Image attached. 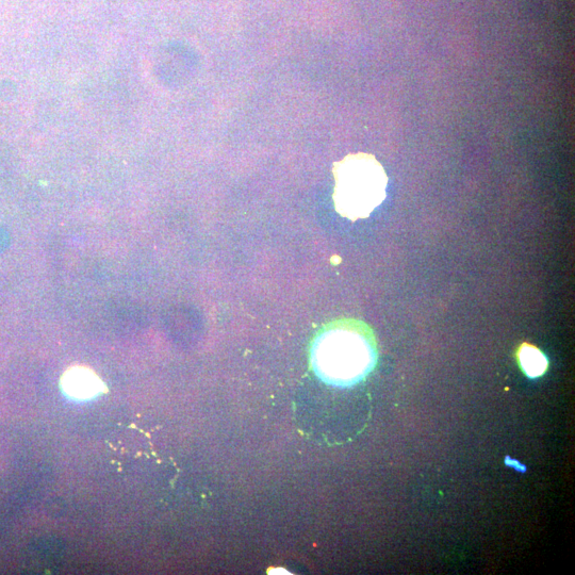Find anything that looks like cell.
<instances>
[{
  "label": "cell",
  "mask_w": 575,
  "mask_h": 575,
  "mask_svg": "<svg viewBox=\"0 0 575 575\" xmlns=\"http://www.w3.org/2000/svg\"><path fill=\"white\" fill-rule=\"evenodd\" d=\"M61 386L65 393L76 400H90L101 394L105 386L98 375L88 367H71L62 376Z\"/></svg>",
  "instance_id": "3957f363"
},
{
  "label": "cell",
  "mask_w": 575,
  "mask_h": 575,
  "mask_svg": "<svg viewBox=\"0 0 575 575\" xmlns=\"http://www.w3.org/2000/svg\"><path fill=\"white\" fill-rule=\"evenodd\" d=\"M377 343L371 327L363 321L342 318L327 323L315 338L312 366L320 379L338 387H350L374 369Z\"/></svg>",
  "instance_id": "6da1fadb"
},
{
  "label": "cell",
  "mask_w": 575,
  "mask_h": 575,
  "mask_svg": "<svg viewBox=\"0 0 575 575\" xmlns=\"http://www.w3.org/2000/svg\"><path fill=\"white\" fill-rule=\"evenodd\" d=\"M333 201L342 218L357 221L370 217L386 199L388 176L381 162L367 153L345 156L334 163Z\"/></svg>",
  "instance_id": "7a4b0ae2"
},
{
  "label": "cell",
  "mask_w": 575,
  "mask_h": 575,
  "mask_svg": "<svg viewBox=\"0 0 575 575\" xmlns=\"http://www.w3.org/2000/svg\"><path fill=\"white\" fill-rule=\"evenodd\" d=\"M517 359L521 370L530 379L544 375L549 367L548 358L538 348L530 343H522L517 351Z\"/></svg>",
  "instance_id": "277c9868"
}]
</instances>
